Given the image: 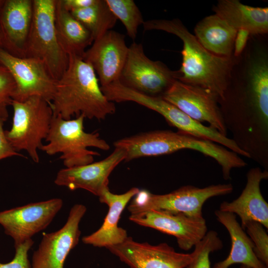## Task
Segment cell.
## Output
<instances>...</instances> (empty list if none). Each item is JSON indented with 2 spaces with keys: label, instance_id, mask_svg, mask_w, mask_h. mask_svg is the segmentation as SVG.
I'll return each mask as SVG.
<instances>
[{
  "label": "cell",
  "instance_id": "cell-24",
  "mask_svg": "<svg viewBox=\"0 0 268 268\" xmlns=\"http://www.w3.org/2000/svg\"><path fill=\"white\" fill-rule=\"evenodd\" d=\"M237 32L215 13L203 18L194 29L195 36L204 48L214 55L224 57L233 56Z\"/></svg>",
  "mask_w": 268,
  "mask_h": 268
},
{
  "label": "cell",
  "instance_id": "cell-13",
  "mask_svg": "<svg viewBox=\"0 0 268 268\" xmlns=\"http://www.w3.org/2000/svg\"><path fill=\"white\" fill-rule=\"evenodd\" d=\"M161 97L192 119L202 124L207 122L227 136L218 97L210 91L176 80Z\"/></svg>",
  "mask_w": 268,
  "mask_h": 268
},
{
  "label": "cell",
  "instance_id": "cell-27",
  "mask_svg": "<svg viewBox=\"0 0 268 268\" xmlns=\"http://www.w3.org/2000/svg\"><path fill=\"white\" fill-rule=\"evenodd\" d=\"M116 18L124 25L128 35L133 40L136 37L138 27L144 21L142 15L133 0H106Z\"/></svg>",
  "mask_w": 268,
  "mask_h": 268
},
{
  "label": "cell",
  "instance_id": "cell-34",
  "mask_svg": "<svg viewBox=\"0 0 268 268\" xmlns=\"http://www.w3.org/2000/svg\"><path fill=\"white\" fill-rule=\"evenodd\" d=\"M97 0H61L63 6L69 12L94 4Z\"/></svg>",
  "mask_w": 268,
  "mask_h": 268
},
{
  "label": "cell",
  "instance_id": "cell-29",
  "mask_svg": "<svg viewBox=\"0 0 268 268\" xmlns=\"http://www.w3.org/2000/svg\"><path fill=\"white\" fill-rule=\"evenodd\" d=\"M254 244V252L257 258L268 267V235L265 227L260 222L249 221L242 226Z\"/></svg>",
  "mask_w": 268,
  "mask_h": 268
},
{
  "label": "cell",
  "instance_id": "cell-37",
  "mask_svg": "<svg viewBox=\"0 0 268 268\" xmlns=\"http://www.w3.org/2000/svg\"><path fill=\"white\" fill-rule=\"evenodd\" d=\"M240 268H251L247 266L242 265Z\"/></svg>",
  "mask_w": 268,
  "mask_h": 268
},
{
  "label": "cell",
  "instance_id": "cell-3",
  "mask_svg": "<svg viewBox=\"0 0 268 268\" xmlns=\"http://www.w3.org/2000/svg\"><path fill=\"white\" fill-rule=\"evenodd\" d=\"M68 57V66L56 81L50 103L53 115L69 120L83 115L85 118L102 120L114 114L115 104L104 94L91 66L82 57Z\"/></svg>",
  "mask_w": 268,
  "mask_h": 268
},
{
  "label": "cell",
  "instance_id": "cell-14",
  "mask_svg": "<svg viewBox=\"0 0 268 268\" xmlns=\"http://www.w3.org/2000/svg\"><path fill=\"white\" fill-rule=\"evenodd\" d=\"M86 211L85 205H74L60 229L43 235L33 254L31 268H64L68 255L79 242V225Z\"/></svg>",
  "mask_w": 268,
  "mask_h": 268
},
{
  "label": "cell",
  "instance_id": "cell-20",
  "mask_svg": "<svg viewBox=\"0 0 268 268\" xmlns=\"http://www.w3.org/2000/svg\"><path fill=\"white\" fill-rule=\"evenodd\" d=\"M33 13V0H5L0 13V28L5 50L10 54L24 57Z\"/></svg>",
  "mask_w": 268,
  "mask_h": 268
},
{
  "label": "cell",
  "instance_id": "cell-15",
  "mask_svg": "<svg viewBox=\"0 0 268 268\" xmlns=\"http://www.w3.org/2000/svg\"><path fill=\"white\" fill-rule=\"evenodd\" d=\"M129 219L139 225L175 237L178 246L185 251L194 247L207 232L206 221L203 216L192 217L182 213L149 210L132 214Z\"/></svg>",
  "mask_w": 268,
  "mask_h": 268
},
{
  "label": "cell",
  "instance_id": "cell-31",
  "mask_svg": "<svg viewBox=\"0 0 268 268\" xmlns=\"http://www.w3.org/2000/svg\"><path fill=\"white\" fill-rule=\"evenodd\" d=\"M34 244L32 239L15 246V253L10 262L2 263L0 261V268H31L28 259V252Z\"/></svg>",
  "mask_w": 268,
  "mask_h": 268
},
{
  "label": "cell",
  "instance_id": "cell-32",
  "mask_svg": "<svg viewBox=\"0 0 268 268\" xmlns=\"http://www.w3.org/2000/svg\"><path fill=\"white\" fill-rule=\"evenodd\" d=\"M4 122L0 116V160L13 156L24 157L14 150L6 138L3 129Z\"/></svg>",
  "mask_w": 268,
  "mask_h": 268
},
{
  "label": "cell",
  "instance_id": "cell-8",
  "mask_svg": "<svg viewBox=\"0 0 268 268\" xmlns=\"http://www.w3.org/2000/svg\"><path fill=\"white\" fill-rule=\"evenodd\" d=\"M233 190L230 183L211 185L202 188L184 186L163 195L153 194L142 190L134 196L128 209L131 214L149 210H163L200 217L203 216L202 206L207 200L229 194Z\"/></svg>",
  "mask_w": 268,
  "mask_h": 268
},
{
  "label": "cell",
  "instance_id": "cell-2",
  "mask_svg": "<svg viewBox=\"0 0 268 268\" xmlns=\"http://www.w3.org/2000/svg\"><path fill=\"white\" fill-rule=\"evenodd\" d=\"M143 25L145 30L164 31L182 41V61L177 71V80L208 90L218 99L222 98L235 57L218 56L206 50L179 19H152Z\"/></svg>",
  "mask_w": 268,
  "mask_h": 268
},
{
  "label": "cell",
  "instance_id": "cell-6",
  "mask_svg": "<svg viewBox=\"0 0 268 268\" xmlns=\"http://www.w3.org/2000/svg\"><path fill=\"white\" fill-rule=\"evenodd\" d=\"M32 23L26 41L24 57L43 62L49 73L58 80L66 70L69 57L60 46L55 29L57 0H33Z\"/></svg>",
  "mask_w": 268,
  "mask_h": 268
},
{
  "label": "cell",
  "instance_id": "cell-22",
  "mask_svg": "<svg viewBox=\"0 0 268 268\" xmlns=\"http://www.w3.org/2000/svg\"><path fill=\"white\" fill-rule=\"evenodd\" d=\"M216 219L227 230L230 237L231 248L228 257L215 263L213 268H229L236 264H241L251 268H268L255 255L254 244L236 219V214L217 210Z\"/></svg>",
  "mask_w": 268,
  "mask_h": 268
},
{
  "label": "cell",
  "instance_id": "cell-25",
  "mask_svg": "<svg viewBox=\"0 0 268 268\" xmlns=\"http://www.w3.org/2000/svg\"><path fill=\"white\" fill-rule=\"evenodd\" d=\"M55 29L60 46L69 56L82 57L94 41L90 32L57 0Z\"/></svg>",
  "mask_w": 268,
  "mask_h": 268
},
{
  "label": "cell",
  "instance_id": "cell-35",
  "mask_svg": "<svg viewBox=\"0 0 268 268\" xmlns=\"http://www.w3.org/2000/svg\"><path fill=\"white\" fill-rule=\"evenodd\" d=\"M0 48L5 50V44L4 39V37L1 31V30L0 28Z\"/></svg>",
  "mask_w": 268,
  "mask_h": 268
},
{
  "label": "cell",
  "instance_id": "cell-30",
  "mask_svg": "<svg viewBox=\"0 0 268 268\" xmlns=\"http://www.w3.org/2000/svg\"><path fill=\"white\" fill-rule=\"evenodd\" d=\"M15 87L10 72L0 65V116L4 122L8 117L7 107L11 105Z\"/></svg>",
  "mask_w": 268,
  "mask_h": 268
},
{
  "label": "cell",
  "instance_id": "cell-23",
  "mask_svg": "<svg viewBox=\"0 0 268 268\" xmlns=\"http://www.w3.org/2000/svg\"><path fill=\"white\" fill-rule=\"evenodd\" d=\"M213 11L236 30H246L251 36L268 33V7L251 6L238 0H219Z\"/></svg>",
  "mask_w": 268,
  "mask_h": 268
},
{
  "label": "cell",
  "instance_id": "cell-21",
  "mask_svg": "<svg viewBox=\"0 0 268 268\" xmlns=\"http://www.w3.org/2000/svg\"><path fill=\"white\" fill-rule=\"evenodd\" d=\"M134 187L122 194H115L109 188L104 190L98 197L101 203L109 207L107 214L101 226L94 233L84 236L82 242L94 247H105L116 245L123 242L128 237L124 229L118 226L121 214L126 206L139 191Z\"/></svg>",
  "mask_w": 268,
  "mask_h": 268
},
{
  "label": "cell",
  "instance_id": "cell-1",
  "mask_svg": "<svg viewBox=\"0 0 268 268\" xmlns=\"http://www.w3.org/2000/svg\"><path fill=\"white\" fill-rule=\"evenodd\" d=\"M223 120L237 145L268 170V78L248 70L233 76L218 99Z\"/></svg>",
  "mask_w": 268,
  "mask_h": 268
},
{
  "label": "cell",
  "instance_id": "cell-18",
  "mask_svg": "<svg viewBox=\"0 0 268 268\" xmlns=\"http://www.w3.org/2000/svg\"><path fill=\"white\" fill-rule=\"evenodd\" d=\"M125 157L124 150L115 148L111 154L99 161L61 169L54 183L71 191L82 189L99 197L109 188V176Z\"/></svg>",
  "mask_w": 268,
  "mask_h": 268
},
{
  "label": "cell",
  "instance_id": "cell-17",
  "mask_svg": "<svg viewBox=\"0 0 268 268\" xmlns=\"http://www.w3.org/2000/svg\"><path fill=\"white\" fill-rule=\"evenodd\" d=\"M128 51L125 36L110 30L94 40L82 58L91 66L103 87L119 80Z\"/></svg>",
  "mask_w": 268,
  "mask_h": 268
},
{
  "label": "cell",
  "instance_id": "cell-12",
  "mask_svg": "<svg viewBox=\"0 0 268 268\" xmlns=\"http://www.w3.org/2000/svg\"><path fill=\"white\" fill-rule=\"evenodd\" d=\"M61 199L32 202L0 212V224L14 246L46 228L63 206Z\"/></svg>",
  "mask_w": 268,
  "mask_h": 268
},
{
  "label": "cell",
  "instance_id": "cell-33",
  "mask_svg": "<svg viewBox=\"0 0 268 268\" xmlns=\"http://www.w3.org/2000/svg\"><path fill=\"white\" fill-rule=\"evenodd\" d=\"M250 36V33L246 30H237L233 48V55L234 57H238L241 55Z\"/></svg>",
  "mask_w": 268,
  "mask_h": 268
},
{
  "label": "cell",
  "instance_id": "cell-19",
  "mask_svg": "<svg viewBox=\"0 0 268 268\" xmlns=\"http://www.w3.org/2000/svg\"><path fill=\"white\" fill-rule=\"evenodd\" d=\"M247 182L241 195L231 202L223 201L219 210L237 214L241 227L247 222L256 221L268 229V203L260 190V183L268 178V170L257 167L247 173Z\"/></svg>",
  "mask_w": 268,
  "mask_h": 268
},
{
  "label": "cell",
  "instance_id": "cell-28",
  "mask_svg": "<svg viewBox=\"0 0 268 268\" xmlns=\"http://www.w3.org/2000/svg\"><path fill=\"white\" fill-rule=\"evenodd\" d=\"M194 247L193 259L186 268H211L210 254L221 249L223 243L217 233L210 230Z\"/></svg>",
  "mask_w": 268,
  "mask_h": 268
},
{
  "label": "cell",
  "instance_id": "cell-36",
  "mask_svg": "<svg viewBox=\"0 0 268 268\" xmlns=\"http://www.w3.org/2000/svg\"><path fill=\"white\" fill-rule=\"evenodd\" d=\"M5 0H0V13L1 10L3 5L4 3Z\"/></svg>",
  "mask_w": 268,
  "mask_h": 268
},
{
  "label": "cell",
  "instance_id": "cell-26",
  "mask_svg": "<svg viewBox=\"0 0 268 268\" xmlns=\"http://www.w3.org/2000/svg\"><path fill=\"white\" fill-rule=\"evenodd\" d=\"M70 12L90 32L94 40L111 30L117 20L106 0H97L89 7Z\"/></svg>",
  "mask_w": 268,
  "mask_h": 268
},
{
  "label": "cell",
  "instance_id": "cell-7",
  "mask_svg": "<svg viewBox=\"0 0 268 268\" xmlns=\"http://www.w3.org/2000/svg\"><path fill=\"white\" fill-rule=\"evenodd\" d=\"M13 110L11 129L5 131L6 138L17 152L26 151L32 160L39 162L40 149L49 133L53 117L50 104L39 96L23 102L12 100Z\"/></svg>",
  "mask_w": 268,
  "mask_h": 268
},
{
  "label": "cell",
  "instance_id": "cell-5",
  "mask_svg": "<svg viewBox=\"0 0 268 268\" xmlns=\"http://www.w3.org/2000/svg\"><path fill=\"white\" fill-rule=\"evenodd\" d=\"M85 117L80 115L74 119L65 120L53 115L51 126L40 150L49 155L62 153L60 158L67 168L91 163L99 152L89 150L95 147L108 150L110 145L98 133H86L84 130Z\"/></svg>",
  "mask_w": 268,
  "mask_h": 268
},
{
  "label": "cell",
  "instance_id": "cell-16",
  "mask_svg": "<svg viewBox=\"0 0 268 268\" xmlns=\"http://www.w3.org/2000/svg\"><path fill=\"white\" fill-rule=\"evenodd\" d=\"M130 268H186L194 258L177 252L166 243L152 245L128 237L122 243L106 248Z\"/></svg>",
  "mask_w": 268,
  "mask_h": 268
},
{
  "label": "cell",
  "instance_id": "cell-9",
  "mask_svg": "<svg viewBox=\"0 0 268 268\" xmlns=\"http://www.w3.org/2000/svg\"><path fill=\"white\" fill-rule=\"evenodd\" d=\"M117 96L120 102H134L156 112L179 132L216 143L238 155L250 158L232 138L223 135L214 128L204 126L192 119L161 96L148 95L124 85L119 88Z\"/></svg>",
  "mask_w": 268,
  "mask_h": 268
},
{
  "label": "cell",
  "instance_id": "cell-4",
  "mask_svg": "<svg viewBox=\"0 0 268 268\" xmlns=\"http://www.w3.org/2000/svg\"><path fill=\"white\" fill-rule=\"evenodd\" d=\"M113 144L115 148L124 151L127 162L183 149L196 150L215 160L220 166L225 180L231 179L233 168L244 167L247 164L238 154L222 145L179 131L156 130L142 133L118 139Z\"/></svg>",
  "mask_w": 268,
  "mask_h": 268
},
{
  "label": "cell",
  "instance_id": "cell-10",
  "mask_svg": "<svg viewBox=\"0 0 268 268\" xmlns=\"http://www.w3.org/2000/svg\"><path fill=\"white\" fill-rule=\"evenodd\" d=\"M172 71L160 61H154L145 54L141 44L129 47L127 60L119 81L124 85L148 95L161 96L177 80Z\"/></svg>",
  "mask_w": 268,
  "mask_h": 268
},
{
  "label": "cell",
  "instance_id": "cell-11",
  "mask_svg": "<svg viewBox=\"0 0 268 268\" xmlns=\"http://www.w3.org/2000/svg\"><path fill=\"white\" fill-rule=\"evenodd\" d=\"M0 65L8 70L15 81L12 100L23 102L31 97L39 96L51 103L57 80L43 62L16 57L0 48Z\"/></svg>",
  "mask_w": 268,
  "mask_h": 268
}]
</instances>
